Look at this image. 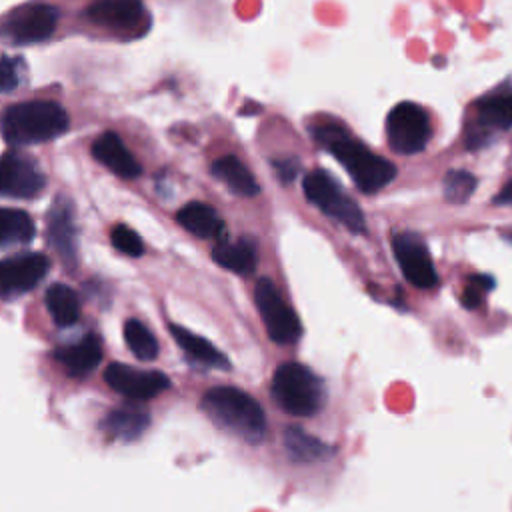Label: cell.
Returning a JSON list of instances; mask_svg holds the SVG:
<instances>
[{
    "instance_id": "6da1fadb",
    "label": "cell",
    "mask_w": 512,
    "mask_h": 512,
    "mask_svg": "<svg viewBox=\"0 0 512 512\" xmlns=\"http://www.w3.org/2000/svg\"><path fill=\"white\" fill-rule=\"evenodd\" d=\"M314 138L330 150V154L346 168L354 184L366 194L386 188L396 178V166L390 160L374 154L336 122L316 126Z\"/></svg>"
},
{
    "instance_id": "7a4b0ae2",
    "label": "cell",
    "mask_w": 512,
    "mask_h": 512,
    "mask_svg": "<svg viewBox=\"0 0 512 512\" xmlns=\"http://www.w3.org/2000/svg\"><path fill=\"white\" fill-rule=\"evenodd\" d=\"M202 410L220 428L244 442L258 444L266 436V416L262 406L234 386H216L202 396Z\"/></svg>"
},
{
    "instance_id": "3957f363",
    "label": "cell",
    "mask_w": 512,
    "mask_h": 512,
    "mask_svg": "<svg viewBox=\"0 0 512 512\" xmlns=\"http://www.w3.org/2000/svg\"><path fill=\"white\" fill-rule=\"evenodd\" d=\"M66 110L50 100H30L6 108L0 116V132L8 144L26 146L48 142L68 130Z\"/></svg>"
},
{
    "instance_id": "277c9868",
    "label": "cell",
    "mask_w": 512,
    "mask_h": 512,
    "mask_svg": "<svg viewBox=\"0 0 512 512\" xmlns=\"http://www.w3.org/2000/svg\"><path fill=\"white\" fill-rule=\"evenodd\" d=\"M272 396L286 414L300 418L314 416L326 398L322 380L298 362H286L276 368Z\"/></svg>"
},
{
    "instance_id": "5b68a950",
    "label": "cell",
    "mask_w": 512,
    "mask_h": 512,
    "mask_svg": "<svg viewBox=\"0 0 512 512\" xmlns=\"http://www.w3.org/2000/svg\"><path fill=\"white\" fill-rule=\"evenodd\" d=\"M302 188L308 202L320 208L328 218L336 220L354 234H362L366 230V220L360 206L340 188V184L328 172H308Z\"/></svg>"
},
{
    "instance_id": "8992f818",
    "label": "cell",
    "mask_w": 512,
    "mask_h": 512,
    "mask_svg": "<svg viewBox=\"0 0 512 512\" xmlns=\"http://www.w3.org/2000/svg\"><path fill=\"white\" fill-rule=\"evenodd\" d=\"M432 136L428 112L416 102H398L386 118V138L396 154L412 156L426 148Z\"/></svg>"
},
{
    "instance_id": "52a82bcc",
    "label": "cell",
    "mask_w": 512,
    "mask_h": 512,
    "mask_svg": "<svg viewBox=\"0 0 512 512\" xmlns=\"http://www.w3.org/2000/svg\"><path fill=\"white\" fill-rule=\"evenodd\" d=\"M256 308L266 326L268 336L278 344H292L300 338L302 326L296 312L284 302L282 294L270 278H260L254 288Z\"/></svg>"
},
{
    "instance_id": "ba28073f",
    "label": "cell",
    "mask_w": 512,
    "mask_h": 512,
    "mask_svg": "<svg viewBox=\"0 0 512 512\" xmlns=\"http://www.w3.org/2000/svg\"><path fill=\"white\" fill-rule=\"evenodd\" d=\"M392 252L410 284L416 288H432L438 284L432 256L426 248V242L416 232H396L392 236Z\"/></svg>"
},
{
    "instance_id": "9c48e42d",
    "label": "cell",
    "mask_w": 512,
    "mask_h": 512,
    "mask_svg": "<svg viewBox=\"0 0 512 512\" xmlns=\"http://www.w3.org/2000/svg\"><path fill=\"white\" fill-rule=\"evenodd\" d=\"M44 184L46 178L30 156L20 152L0 156V196L34 198L44 190Z\"/></svg>"
},
{
    "instance_id": "30bf717a",
    "label": "cell",
    "mask_w": 512,
    "mask_h": 512,
    "mask_svg": "<svg viewBox=\"0 0 512 512\" xmlns=\"http://www.w3.org/2000/svg\"><path fill=\"white\" fill-rule=\"evenodd\" d=\"M104 380L112 390L130 400H150L170 386L168 376L158 370H140L118 362L104 370Z\"/></svg>"
},
{
    "instance_id": "8fae6325",
    "label": "cell",
    "mask_w": 512,
    "mask_h": 512,
    "mask_svg": "<svg viewBox=\"0 0 512 512\" xmlns=\"http://www.w3.org/2000/svg\"><path fill=\"white\" fill-rule=\"evenodd\" d=\"M512 128V92H494L476 104V118L466 130V146L482 148L494 130Z\"/></svg>"
},
{
    "instance_id": "7c38bea8",
    "label": "cell",
    "mask_w": 512,
    "mask_h": 512,
    "mask_svg": "<svg viewBox=\"0 0 512 512\" xmlns=\"http://www.w3.org/2000/svg\"><path fill=\"white\" fill-rule=\"evenodd\" d=\"M58 22V12L50 4H32V6H22L14 10L4 26L2 32L18 44H30V42H40L52 36L56 30Z\"/></svg>"
},
{
    "instance_id": "4fadbf2b",
    "label": "cell",
    "mask_w": 512,
    "mask_h": 512,
    "mask_svg": "<svg viewBox=\"0 0 512 512\" xmlns=\"http://www.w3.org/2000/svg\"><path fill=\"white\" fill-rule=\"evenodd\" d=\"M48 266V258L38 252L0 260V298H14L32 290L46 276Z\"/></svg>"
},
{
    "instance_id": "5bb4252c",
    "label": "cell",
    "mask_w": 512,
    "mask_h": 512,
    "mask_svg": "<svg viewBox=\"0 0 512 512\" xmlns=\"http://www.w3.org/2000/svg\"><path fill=\"white\" fill-rule=\"evenodd\" d=\"M86 12L90 20L112 30L136 32L146 22V10L140 0H94Z\"/></svg>"
},
{
    "instance_id": "9a60e30c",
    "label": "cell",
    "mask_w": 512,
    "mask_h": 512,
    "mask_svg": "<svg viewBox=\"0 0 512 512\" xmlns=\"http://www.w3.org/2000/svg\"><path fill=\"white\" fill-rule=\"evenodd\" d=\"M92 154L120 178H136L140 174V164L114 132L100 134L92 144Z\"/></svg>"
},
{
    "instance_id": "2e32d148",
    "label": "cell",
    "mask_w": 512,
    "mask_h": 512,
    "mask_svg": "<svg viewBox=\"0 0 512 512\" xmlns=\"http://www.w3.org/2000/svg\"><path fill=\"white\" fill-rule=\"evenodd\" d=\"M48 238L66 262L76 256V226L72 206L64 198L56 200L48 212Z\"/></svg>"
},
{
    "instance_id": "e0dca14e",
    "label": "cell",
    "mask_w": 512,
    "mask_h": 512,
    "mask_svg": "<svg viewBox=\"0 0 512 512\" xmlns=\"http://www.w3.org/2000/svg\"><path fill=\"white\" fill-rule=\"evenodd\" d=\"M56 358L70 376L82 378L100 364L102 344L96 336H86L80 342H74L56 350Z\"/></svg>"
},
{
    "instance_id": "ac0fdd59",
    "label": "cell",
    "mask_w": 512,
    "mask_h": 512,
    "mask_svg": "<svg viewBox=\"0 0 512 512\" xmlns=\"http://www.w3.org/2000/svg\"><path fill=\"white\" fill-rule=\"evenodd\" d=\"M170 332H172L176 344L184 350V354L190 360H194L202 366L222 368V370H226L230 366L228 358L218 348H214L206 338H202V336H198V334H194L188 328H182L178 324H170Z\"/></svg>"
},
{
    "instance_id": "d6986e66",
    "label": "cell",
    "mask_w": 512,
    "mask_h": 512,
    "mask_svg": "<svg viewBox=\"0 0 512 512\" xmlns=\"http://www.w3.org/2000/svg\"><path fill=\"white\" fill-rule=\"evenodd\" d=\"M178 222L198 238H216L224 232V222L218 212L202 202H190L178 210Z\"/></svg>"
},
{
    "instance_id": "ffe728a7",
    "label": "cell",
    "mask_w": 512,
    "mask_h": 512,
    "mask_svg": "<svg viewBox=\"0 0 512 512\" xmlns=\"http://www.w3.org/2000/svg\"><path fill=\"white\" fill-rule=\"evenodd\" d=\"M212 174L218 180H222L238 196L250 198V196H256L258 190H260L254 174L236 156H222V158H218L212 164Z\"/></svg>"
},
{
    "instance_id": "44dd1931",
    "label": "cell",
    "mask_w": 512,
    "mask_h": 512,
    "mask_svg": "<svg viewBox=\"0 0 512 512\" xmlns=\"http://www.w3.org/2000/svg\"><path fill=\"white\" fill-rule=\"evenodd\" d=\"M284 448L294 462H302V464L318 462L332 454V448L328 444H324L322 440L304 432L298 426H288L284 430Z\"/></svg>"
},
{
    "instance_id": "7402d4cb",
    "label": "cell",
    "mask_w": 512,
    "mask_h": 512,
    "mask_svg": "<svg viewBox=\"0 0 512 512\" xmlns=\"http://www.w3.org/2000/svg\"><path fill=\"white\" fill-rule=\"evenodd\" d=\"M148 424H150V418L146 412L136 408H116L106 416V420L102 422V428L114 438L128 442L142 436Z\"/></svg>"
},
{
    "instance_id": "603a6c76",
    "label": "cell",
    "mask_w": 512,
    "mask_h": 512,
    "mask_svg": "<svg viewBox=\"0 0 512 512\" xmlns=\"http://www.w3.org/2000/svg\"><path fill=\"white\" fill-rule=\"evenodd\" d=\"M34 238L32 218L16 208H0V250L26 244Z\"/></svg>"
},
{
    "instance_id": "cb8c5ba5",
    "label": "cell",
    "mask_w": 512,
    "mask_h": 512,
    "mask_svg": "<svg viewBox=\"0 0 512 512\" xmlns=\"http://www.w3.org/2000/svg\"><path fill=\"white\" fill-rule=\"evenodd\" d=\"M46 308L58 326H70L80 316V298L66 284H52L46 290Z\"/></svg>"
},
{
    "instance_id": "d4e9b609",
    "label": "cell",
    "mask_w": 512,
    "mask_h": 512,
    "mask_svg": "<svg viewBox=\"0 0 512 512\" xmlns=\"http://www.w3.org/2000/svg\"><path fill=\"white\" fill-rule=\"evenodd\" d=\"M216 264L236 274H248L256 266V250L248 240L218 244L212 252Z\"/></svg>"
},
{
    "instance_id": "484cf974",
    "label": "cell",
    "mask_w": 512,
    "mask_h": 512,
    "mask_svg": "<svg viewBox=\"0 0 512 512\" xmlns=\"http://www.w3.org/2000/svg\"><path fill=\"white\" fill-rule=\"evenodd\" d=\"M124 340L130 352L142 362H150L158 356V340L140 320L130 318L124 322Z\"/></svg>"
},
{
    "instance_id": "4316f807",
    "label": "cell",
    "mask_w": 512,
    "mask_h": 512,
    "mask_svg": "<svg viewBox=\"0 0 512 512\" xmlns=\"http://www.w3.org/2000/svg\"><path fill=\"white\" fill-rule=\"evenodd\" d=\"M476 176L468 170H448L442 180L444 200L450 204H464L476 190Z\"/></svg>"
},
{
    "instance_id": "83f0119b",
    "label": "cell",
    "mask_w": 512,
    "mask_h": 512,
    "mask_svg": "<svg viewBox=\"0 0 512 512\" xmlns=\"http://www.w3.org/2000/svg\"><path fill=\"white\" fill-rule=\"evenodd\" d=\"M494 284H496L494 278L488 276V274H474V276H470L468 284H466V288L462 292V304L466 308H470V310L478 308L482 304V300H484V294L490 292L494 288Z\"/></svg>"
},
{
    "instance_id": "f1b7e54d",
    "label": "cell",
    "mask_w": 512,
    "mask_h": 512,
    "mask_svg": "<svg viewBox=\"0 0 512 512\" xmlns=\"http://www.w3.org/2000/svg\"><path fill=\"white\" fill-rule=\"evenodd\" d=\"M110 240H112V246L116 250H120L122 254H128V256H140L144 252V244H142V238L126 224H118L114 226L112 234H110Z\"/></svg>"
},
{
    "instance_id": "f546056e",
    "label": "cell",
    "mask_w": 512,
    "mask_h": 512,
    "mask_svg": "<svg viewBox=\"0 0 512 512\" xmlns=\"http://www.w3.org/2000/svg\"><path fill=\"white\" fill-rule=\"evenodd\" d=\"M20 82V60L2 56L0 58V92H10Z\"/></svg>"
},
{
    "instance_id": "4dcf8cb0",
    "label": "cell",
    "mask_w": 512,
    "mask_h": 512,
    "mask_svg": "<svg viewBox=\"0 0 512 512\" xmlns=\"http://www.w3.org/2000/svg\"><path fill=\"white\" fill-rule=\"evenodd\" d=\"M274 170H276V176L284 182V184H290L296 174H298V162L292 160V158H284V160H276L274 162Z\"/></svg>"
},
{
    "instance_id": "1f68e13d",
    "label": "cell",
    "mask_w": 512,
    "mask_h": 512,
    "mask_svg": "<svg viewBox=\"0 0 512 512\" xmlns=\"http://www.w3.org/2000/svg\"><path fill=\"white\" fill-rule=\"evenodd\" d=\"M494 204H506L512 206V180L494 196Z\"/></svg>"
},
{
    "instance_id": "d6a6232c",
    "label": "cell",
    "mask_w": 512,
    "mask_h": 512,
    "mask_svg": "<svg viewBox=\"0 0 512 512\" xmlns=\"http://www.w3.org/2000/svg\"><path fill=\"white\" fill-rule=\"evenodd\" d=\"M504 240H506V242H510V244H512V234H504Z\"/></svg>"
}]
</instances>
